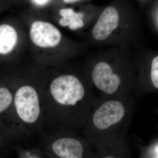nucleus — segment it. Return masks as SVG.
I'll return each instance as SVG.
<instances>
[{"label": "nucleus", "instance_id": "nucleus-1", "mask_svg": "<svg viewBox=\"0 0 158 158\" xmlns=\"http://www.w3.org/2000/svg\"><path fill=\"white\" fill-rule=\"evenodd\" d=\"M45 93L48 116L52 119L62 109L74 106L81 101L85 91L77 78L67 74L54 79Z\"/></svg>", "mask_w": 158, "mask_h": 158}, {"label": "nucleus", "instance_id": "nucleus-2", "mask_svg": "<svg viewBox=\"0 0 158 158\" xmlns=\"http://www.w3.org/2000/svg\"><path fill=\"white\" fill-rule=\"evenodd\" d=\"M14 98L8 119L11 112L25 124L34 125L41 115V100L39 93L31 85H23L13 89Z\"/></svg>", "mask_w": 158, "mask_h": 158}, {"label": "nucleus", "instance_id": "nucleus-3", "mask_svg": "<svg viewBox=\"0 0 158 158\" xmlns=\"http://www.w3.org/2000/svg\"><path fill=\"white\" fill-rule=\"evenodd\" d=\"M31 40L35 45L42 48H52L59 44L62 34L59 29L50 23L37 21L31 26Z\"/></svg>", "mask_w": 158, "mask_h": 158}, {"label": "nucleus", "instance_id": "nucleus-4", "mask_svg": "<svg viewBox=\"0 0 158 158\" xmlns=\"http://www.w3.org/2000/svg\"><path fill=\"white\" fill-rule=\"evenodd\" d=\"M125 114L123 105L117 101L106 102L94 114V126L100 130H105L119 122Z\"/></svg>", "mask_w": 158, "mask_h": 158}, {"label": "nucleus", "instance_id": "nucleus-5", "mask_svg": "<svg viewBox=\"0 0 158 158\" xmlns=\"http://www.w3.org/2000/svg\"><path fill=\"white\" fill-rule=\"evenodd\" d=\"M92 79L95 86L105 93L111 94L116 92L120 84V78L113 73L110 65L100 62L94 66Z\"/></svg>", "mask_w": 158, "mask_h": 158}, {"label": "nucleus", "instance_id": "nucleus-6", "mask_svg": "<svg viewBox=\"0 0 158 158\" xmlns=\"http://www.w3.org/2000/svg\"><path fill=\"white\" fill-rule=\"evenodd\" d=\"M119 15L116 9L109 7L105 9L94 27L92 35L99 41L104 40L118 27Z\"/></svg>", "mask_w": 158, "mask_h": 158}, {"label": "nucleus", "instance_id": "nucleus-7", "mask_svg": "<svg viewBox=\"0 0 158 158\" xmlns=\"http://www.w3.org/2000/svg\"><path fill=\"white\" fill-rule=\"evenodd\" d=\"M51 149L55 156L61 158H81L84 153L81 142L71 138H58L51 144Z\"/></svg>", "mask_w": 158, "mask_h": 158}, {"label": "nucleus", "instance_id": "nucleus-8", "mask_svg": "<svg viewBox=\"0 0 158 158\" xmlns=\"http://www.w3.org/2000/svg\"><path fill=\"white\" fill-rule=\"evenodd\" d=\"M18 42V34L15 29L8 24L0 25V54L11 52Z\"/></svg>", "mask_w": 158, "mask_h": 158}, {"label": "nucleus", "instance_id": "nucleus-9", "mask_svg": "<svg viewBox=\"0 0 158 158\" xmlns=\"http://www.w3.org/2000/svg\"><path fill=\"white\" fill-rule=\"evenodd\" d=\"M13 98V89L4 85L0 86V128L2 130L3 123L6 119H6H8Z\"/></svg>", "mask_w": 158, "mask_h": 158}, {"label": "nucleus", "instance_id": "nucleus-10", "mask_svg": "<svg viewBox=\"0 0 158 158\" xmlns=\"http://www.w3.org/2000/svg\"><path fill=\"white\" fill-rule=\"evenodd\" d=\"M62 18L59 24L62 27H69L72 31H75L84 25L83 18L84 14L81 12H76L71 9H64L59 11Z\"/></svg>", "mask_w": 158, "mask_h": 158}, {"label": "nucleus", "instance_id": "nucleus-11", "mask_svg": "<svg viewBox=\"0 0 158 158\" xmlns=\"http://www.w3.org/2000/svg\"><path fill=\"white\" fill-rule=\"evenodd\" d=\"M151 76L153 85L158 89V56L153 60Z\"/></svg>", "mask_w": 158, "mask_h": 158}, {"label": "nucleus", "instance_id": "nucleus-12", "mask_svg": "<svg viewBox=\"0 0 158 158\" xmlns=\"http://www.w3.org/2000/svg\"><path fill=\"white\" fill-rule=\"evenodd\" d=\"M36 5L39 6H44L49 2L50 0H33Z\"/></svg>", "mask_w": 158, "mask_h": 158}, {"label": "nucleus", "instance_id": "nucleus-13", "mask_svg": "<svg viewBox=\"0 0 158 158\" xmlns=\"http://www.w3.org/2000/svg\"><path fill=\"white\" fill-rule=\"evenodd\" d=\"M63 1L65 3H72L78 2L80 0H63Z\"/></svg>", "mask_w": 158, "mask_h": 158}, {"label": "nucleus", "instance_id": "nucleus-14", "mask_svg": "<svg viewBox=\"0 0 158 158\" xmlns=\"http://www.w3.org/2000/svg\"><path fill=\"white\" fill-rule=\"evenodd\" d=\"M0 131H3L2 130V129L0 128ZM3 137L2 136H1V133H0V146H1V145H2V144H4V143H3Z\"/></svg>", "mask_w": 158, "mask_h": 158}, {"label": "nucleus", "instance_id": "nucleus-15", "mask_svg": "<svg viewBox=\"0 0 158 158\" xmlns=\"http://www.w3.org/2000/svg\"><path fill=\"white\" fill-rule=\"evenodd\" d=\"M157 151H158V149H157Z\"/></svg>", "mask_w": 158, "mask_h": 158}]
</instances>
